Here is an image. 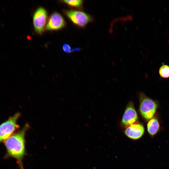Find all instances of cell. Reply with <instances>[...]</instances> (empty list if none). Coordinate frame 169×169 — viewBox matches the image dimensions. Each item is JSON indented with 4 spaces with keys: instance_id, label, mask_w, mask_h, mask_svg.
<instances>
[{
    "instance_id": "cell-11",
    "label": "cell",
    "mask_w": 169,
    "mask_h": 169,
    "mask_svg": "<svg viewBox=\"0 0 169 169\" xmlns=\"http://www.w3.org/2000/svg\"><path fill=\"white\" fill-rule=\"evenodd\" d=\"M159 73L162 78H169V66L165 64L162 65L159 69Z\"/></svg>"
},
{
    "instance_id": "cell-5",
    "label": "cell",
    "mask_w": 169,
    "mask_h": 169,
    "mask_svg": "<svg viewBox=\"0 0 169 169\" xmlns=\"http://www.w3.org/2000/svg\"><path fill=\"white\" fill-rule=\"evenodd\" d=\"M48 14L43 7L38 8L34 12L33 17V23L35 32L41 34L46 28Z\"/></svg>"
},
{
    "instance_id": "cell-3",
    "label": "cell",
    "mask_w": 169,
    "mask_h": 169,
    "mask_svg": "<svg viewBox=\"0 0 169 169\" xmlns=\"http://www.w3.org/2000/svg\"><path fill=\"white\" fill-rule=\"evenodd\" d=\"M156 102L143 94L140 95L139 110L142 117L146 120H150L157 109Z\"/></svg>"
},
{
    "instance_id": "cell-7",
    "label": "cell",
    "mask_w": 169,
    "mask_h": 169,
    "mask_svg": "<svg viewBox=\"0 0 169 169\" xmlns=\"http://www.w3.org/2000/svg\"><path fill=\"white\" fill-rule=\"evenodd\" d=\"M138 115L132 102H130L127 105L123 115L122 123L125 125L127 126L135 123L137 120Z\"/></svg>"
},
{
    "instance_id": "cell-4",
    "label": "cell",
    "mask_w": 169,
    "mask_h": 169,
    "mask_svg": "<svg viewBox=\"0 0 169 169\" xmlns=\"http://www.w3.org/2000/svg\"><path fill=\"white\" fill-rule=\"evenodd\" d=\"M64 13L73 23L80 27H84L93 21L92 16L81 11L66 10Z\"/></svg>"
},
{
    "instance_id": "cell-12",
    "label": "cell",
    "mask_w": 169,
    "mask_h": 169,
    "mask_svg": "<svg viewBox=\"0 0 169 169\" xmlns=\"http://www.w3.org/2000/svg\"><path fill=\"white\" fill-rule=\"evenodd\" d=\"M62 48L64 51L67 53H69L74 51H79L80 49L79 48H76L72 49L69 45L67 44H63L62 46Z\"/></svg>"
},
{
    "instance_id": "cell-1",
    "label": "cell",
    "mask_w": 169,
    "mask_h": 169,
    "mask_svg": "<svg viewBox=\"0 0 169 169\" xmlns=\"http://www.w3.org/2000/svg\"><path fill=\"white\" fill-rule=\"evenodd\" d=\"M28 128V125L26 124L21 130L4 141L7 156L15 158L21 169H23L22 161L25 154V136Z\"/></svg>"
},
{
    "instance_id": "cell-9",
    "label": "cell",
    "mask_w": 169,
    "mask_h": 169,
    "mask_svg": "<svg viewBox=\"0 0 169 169\" xmlns=\"http://www.w3.org/2000/svg\"><path fill=\"white\" fill-rule=\"evenodd\" d=\"M160 127L158 120L155 118L151 119L147 124V131L149 134L153 136L158 131Z\"/></svg>"
},
{
    "instance_id": "cell-10",
    "label": "cell",
    "mask_w": 169,
    "mask_h": 169,
    "mask_svg": "<svg viewBox=\"0 0 169 169\" xmlns=\"http://www.w3.org/2000/svg\"><path fill=\"white\" fill-rule=\"evenodd\" d=\"M62 1L72 7L80 9L83 7V1L81 0H63Z\"/></svg>"
},
{
    "instance_id": "cell-8",
    "label": "cell",
    "mask_w": 169,
    "mask_h": 169,
    "mask_svg": "<svg viewBox=\"0 0 169 169\" xmlns=\"http://www.w3.org/2000/svg\"><path fill=\"white\" fill-rule=\"evenodd\" d=\"M143 126L139 123H135L127 126L125 131V134L128 137L134 140L140 138L144 134Z\"/></svg>"
},
{
    "instance_id": "cell-2",
    "label": "cell",
    "mask_w": 169,
    "mask_h": 169,
    "mask_svg": "<svg viewBox=\"0 0 169 169\" xmlns=\"http://www.w3.org/2000/svg\"><path fill=\"white\" fill-rule=\"evenodd\" d=\"M20 115V113H16L0 125V143L9 137L18 128L17 122Z\"/></svg>"
},
{
    "instance_id": "cell-6",
    "label": "cell",
    "mask_w": 169,
    "mask_h": 169,
    "mask_svg": "<svg viewBox=\"0 0 169 169\" xmlns=\"http://www.w3.org/2000/svg\"><path fill=\"white\" fill-rule=\"evenodd\" d=\"M65 24L62 16L57 12H54L50 17L45 29L48 30H58L64 27Z\"/></svg>"
}]
</instances>
